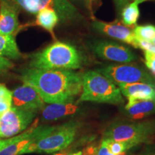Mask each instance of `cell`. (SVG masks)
Masks as SVG:
<instances>
[{
    "label": "cell",
    "mask_w": 155,
    "mask_h": 155,
    "mask_svg": "<svg viewBox=\"0 0 155 155\" xmlns=\"http://www.w3.org/2000/svg\"><path fill=\"white\" fill-rule=\"evenodd\" d=\"M20 80L35 89L45 104L74 100L82 92V75L68 69L21 70Z\"/></svg>",
    "instance_id": "obj_1"
},
{
    "label": "cell",
    "mask_w": 155,
    "mask_h": 155,
    "mask_svg": "<svg viewBox=\"0 0 155 155\" xmlns=\"http://www.w3.org/2000/svg\"><path fill=\"white\" fill-rule=\"evenodd\" d=\"M83 58L79 50L72 45L55 42L41 51L30 56L29 68L37 69L81 68Z\"/></svg>",
    "instance_id": "obj_2"
},
{
    "label": "cell",
    "mask_w": 155,
    "mask_h": 155,
    "mask_svg": "<svg viewBox=\"0 0 155 155\" xmlns=\"http://www.w3.org/2000/svg\"><path fill=\"white\" fill-rule=\"evenodd\" d=\"M78 101L120 105L124 100L115 83L98 71H89L82 75V92Z\"/></svg>",
    "instance_id": "obj_3"
},
{
    "label": "cell",
    "mask_w": 155,
    "mask_h": 155,
    "mask_svg": "<svg viewBox=\"0 0 155 155\" xmlns=\"http://www.w3.org/2000/svg\"><path fill=\"white\" fill-rule=\"evenodd\" d=\"M81 127L82 123L75 120L54 126L49 132L31 143L23 152V155L30 153L53 154L65 150L75 141Z\"/></svg>",
    "instance_id": "obj_4"
},
{
    "label": "cell",
    "mask_w": 155,
    "mask_h": 155,
    "mask_svg": "<svg viewBox=\"0 0 155 155\" xmlns=\"http://www.w3.org/2000/svg\"><path fill=\"white\" fill-rule=\"evenodd\" d=\"M155 137V120L121 121L111 124L104 132V139L125 141L131 148L149 144Z\"/></svg>",
    "instance_id": "obj_5"
},
{
    "label": "cell",
    "mask_w": 155,
    "mask_h": 155,
    "mask_svg": "<svg viewBox=\"0 0 155 155\" xmlns=\"http://www.w3.org/2000/svg\"><path fill=\"white\" fill-rule=\"evenodd\" d=\"M19 7L31 14H37L41 9L55 10L62 22H72L82 19L78 9L68 0H12Z\"/></svg>",
    "instance_id": "obj_6"
},
{
    "label": "cell",
    "mask_w": 155,
    "mask_h": 155,
    "mask_svg": "<svg viewBox=\"0 0 155 155\" xmlns=\"http://www.w3.org/2000/svg\"><path fill=\"white\" fill-rule=\"evenodd\" d=\"M38 112L35 110L12 107L0 116V139L15 137L28 129L33 123Z\"/></svg>",
    "instance_id": "obj_7"
},
{
    "label": "cell",
    "mask_w": 155,
    "mask_h": 155,
    "mask_svg": "<svg viewBox=\"0 0 155 155\" xmlns=\"http://www.w3.org/2000/svg\"><path fill=\"white\" fill-rule=\"evenodd\" d=\"M97 71L118 86L134 83H149L155 86L154 79L145 70L134 65H110L98 69Z\"/></svg>",
    "instance_id": "obj_8"
},
{
    "label": "cell",
    "mask_w": 155,
    "mask_h": 155,
    "mask_svg": "<svg viewBox=\"0 0 155 155\" xmlns=\"http://www.w3.org/2000/svg\"><path fill=\"white\" fill-rule=\"evenodd\" d=\"M93 51L98 58L117 63H130L137 56L129 48L111 41H98L93 44Z\"/></svg>",
    "instance_id": "obj_9"
},
{
    "label": "cell",
    "mask_w": 155,
    "mask_h": 155,
    "mask_svg": "<svg viewBox=\"0 0 155 155\" xmlns=\"http://www.w3.org/2000/svg\"><path fill=\"white\" fill-rule=\"evenodd\" d=\"M38 119L35 120L30 127L24 131L22 137L1 151L0 155H23V152L31 143L49 132L54 127L38 125Z\"/></svg>",
    "instance_id": "obj_10"
},
{
    "label": "cell",
    "mask_w": 155,
    "mask_h": 155,
    "mask_svg": "<svg viewBox=\"0 0 155 155\" xmlns=\"http://www.w3.org/2000/svg\"><path fill=\"white\" fill-rule=\"evenodd\" d=\"M12 107L23 110H35L40 111L45 105L38 92L30 85H22L12 91Z\"/></svg>",
    "instance_id": "obj_11"
},
{
    "label": "cell",
    "mask_w": 155,
    "mask_h": 155,
    "mask_svg": "<svg viewBox=\"0 0 155 155\" xmlns=\"http://www.w3.org/2000/svg\"><path fill=\"white\" fill-rule=\"evenodd\" d=\"M93 28L100 33L117 39L137 48V39L135 37L133 30L125 26L119 21L104 22L95 19L93 23Z\"/></svg>",
    "instance_id": "obj_12"
},
{
    "label": "cell",
    "mask_w": 155,
    "mask_h": 155,
    "mask_svg": "<svg viewBox=\"0 0 155 155\" xmlns=\"http://www.w3.org/2000/svg\"><path fill=\"white\" fill-rule=\"evenodd\" d=\"M80 111L79 102L74 100L61 103L48 104L40 110V121L42 122L55 121L75 115Z\"/></svg>",
    "instance_id": "obj_13"
},
{
    "label": "cell",
    "mask_w": 155,
    "mask_h": 155,
    "mask_svg": "<svg viewBox=\"0 0 155 155\" xmlns=\"http://www.w3.org/2000/svg\"><path fill=\"white\" fill-rule=\"evenodd\" d=\"M19 7L12 0H0V34L14 35L19 30Z\"/></svg>",
    "instance_id": "obj_14"
},
{
    "label": "cell",
    "mask_w": 155,
    "mask_h": 155,
    "mask_svg": "<svg viewBox=\"0 0 155 155\" xmlns=\"http://www.w3.org/2000/svg\"><path fill=\"white\" fill-rule=\"evenodd\" d=\"M128 103L125 106L127 115L134 119H141L155 114V101L127 98Z\"/></svg>",
    "instance_id": "obj_15"
},
{
    "label": "cell",
    "mask_w": 155,
    "mask_h": 155,
    "mask_svg": "<svg viewBox=\"0 0 155 155\" xmlns=\"http://www.w3.org/2000/svg\"><path fill=\"white\" fill-rule=\"evenodd\" d=\"M119 88L121 94L127 98L155 101V86L144 83L120 84Z\"/></svg>",
    "instance_id": "obj_16"
},
{
    "label": "cell",
    "mask_w": 155,
    "mask_h": 155,
    "mask_svg": "<svg viewBox=\"0 0 155 155\" xmlns=\"http://www.w3.org/2000/svg\"><path fill=\"white\" fill-rule=\"evenodd\" d=\"M0 56L9 60H17L22 56L14 35L0 34Z\"/></svg>",
    "instance_id": "obj_17"
},
{
    "label": "cell",
    "mask_w": 155,
    "mask_h": 155,
    "mask_svg": "<svg viewBox=\"0 0 155 155\" xmlns=\"http://www.w3.org/2000/svg\"><path fill=\"white\" fill-rule=\"evenodd\" d=\"M57 12L51 8L41 9L37 13L36 24L42 27L54 37V28L59 22Z\"/></svg>",
    "instance_id": "obj_18"
},
{
    "label": "cell",
    "mask_w": 155,
    "mask_h": 155,
    "mask_svg": "<svg viewBox=\"0 0 155 155\" xmlns=\"http://www.w3.org/2000/svg\"><path fill=\"white\" fill-rule=\"evenodd\" d=\"M142 2L141 0H134L132 2L127 4L122 9V23L129 28H134L137 26L140 12L139 5Z\"/></svg>",
    "instance_id": "obj_19"
},
{
    "label": "cell",
    "mask_w": 155,
    "mask_h": 155,
    "mask_svg": "<svg viewBox=\"0 0 155 155\" xmlns=\"http://www.w3.org/2000/svg\"><path fill=\"white\" fill-rule=\"evenodd\" d=\"M12 91L7 88L4 83H0V116L12 108Z\"/></svg>",
    "instance_id": "obj_20"
},
{
    "label": "cell",
    "mask_w": 155,
    "mask_h": 155,
    "mask_svg": "<svg viewBox=\"0 0 155 155\" xmlns=\"http://www.w3.org/2000/svg\"><path fill=\"white\" fill-rule=\"evenodd\" d=\"M137 39L152 42L155 39V26L152 25L136 26L133 30Z\"/></svg>",
    "instance_id": "obj_21"
},
{
    "label": "cell",
    "mask_w": 155,
    "mask_h": 155,
    "mask_svg": "<svg viewBox=\"0 0 155 155\" xmlns=\"http://www.w3.org/2000/svg\"><path fill=\"white\" fill-rule=\"evenodd\" d=\"M108 142V147H109L110 151L114 155L118 154L126 151H129L131 150V147L125 141H115L111 140H108L106 139Z\"/></svg>",
    "instance_id": "obj_22"
},
{
    "label": "cell",
    "mask_w": 155,
    "mask_h": 155,
    "mask_svg": "<svg viewBox=\"0 0 155 155\" xmlns=\"http://www.w3.org/2000/svg\"><path fill=\"white\" fill-rule=\"evenodd\" d=\"M73 5L79 6L81 8L86 9L93 16V5L95 0H68Z\"/></svg>",
    "instance_id": "obj_23"
},
{
    "label": "cell",
    "mask_w": 155,
    "mask_h": 155,
    "mask_svg": "<svg viewBox=\"0 0 155 155\" xmlns=\"http://www.w3.org/2000/svg\"><path fill=\"white\" fill-rule=\"evenodd\" d=\"M137 48H140L144 52L155 53V45L151 41L137 39Z\"/></svg>",
    "instance_id": "obj_24"
},
{
    "label": "cell",
    "mask_w": 155,
    "mask_h": 155,
    "mask_svg": "<svg viewBox=\"0 0 155 155\" xmlns=\"http://www.w3.org/2000/svg\"><path fill=\"white\" fill-rule=\"evenodd\" d=\"M144 59L146 66L155 75V53L144 52Z\"/></svg>",
    "instance_id": "obj_25"
},
{
    "label": "cell",
    "mask_w": 155,
    "mask_h": 155,
    "mask_svg": "<svg viewBox=\"0 0 155 155\" xmlns=\"http://www.w3.org/2000/svg\"><path fill=\"white\" fill-rule=\"evenodd\" d=\"M99 146L100 145H98L96 143H91L87 145L83 150L81 155H98Z\"/></svg>",
    "instance_id": "obj_26"
},
{
    "label": "cell",
    "mask_w": 155,
    "mask_h": 155,
    "mask_svg": "<svg viewBox=\"0 0 155 155\" xmlns=\"http://www.w3.org/2000/svg\"><path fill=\"white\" fill-rule=\"evenodd\" d=\"M23 133H24V131H23L22 133L19 134H18V135L15 136V137H11V138L0 139V152H1V151H2L4 149L6 148L7 147H8L9 145L12 144V143L15 142L17 140H18L19 138H21V137H22Z\"/></svg>",
    "instance_id": "obj_27"
},
{
    "label": "cell",
    "mask_w": 155,
    "mask_h": 155,
    "mask_svg": "<svg viewBox=\"0 0 155 155\" xmlns=\"http://www.w3.org/2000/svg\"><path fill=\"white\" fill-rule=\"evenodd\" d=\"M14 66V64L11 61V60L0 56V71H7L13 68Z\"/></svg>",
    "instance_id": "obj_28"
},
{
    "label": "cell",
    "mask_w": 155,
    "mask_h": 155,
    "mask_svg": "<svg viewBox=\"0 0 155 155\" xmlns=\"http://www.w3.org/2000/svg\"><path fill=\"white\" fill-rule=\"evenodd\" d=\"M98 155H114L110 151L108 142L106 139H103L101 142Z\"/></svg>",
    "instance_id": "obj_29"
},
{
    "label": "cell",
    "mask_w": 155,
    "mask_h": 155,
    "mask_svg": "<svg viewBox=\"0 0 155 155\" xmlns=\"http://www.w3.org/2000/svg\"><path fill=\"white\" fill-rule=\"evenodd\" d=\"M115 5L118 8H124L128 3L129 2V0H114Z\"/></svg>",
    "instance_id": "obj_30"
},
{
    "label": "cell",
    "mask_w": 155,
    "mask_h": 155,
    "mask_svg": "<svg viewBox=\"0 0 155 155\" xmlns=\"http://www.w3.org/2000/svg\"><path fill=\"white\" fill-rule=\"evenodd\" d=\"M70 152H71V150L68 148L65 149V150L59 151V152L53 153V155H68L70 154Z\"/></svg>",
    "instance_id": "obj_31"
},
{
    "label": "cell",
    "mask_w": 155,
    "mask_h": 155,
    "mask_svg": "<svg viewBox=\"0 0 155 155\" xmlns=\"http://www.w3.org/2000/svg\"><path fill=\"white\" fill-rule=\"evenodd\" d=\"M7 71H0V81L2 79H4L6 77V75H7Z\"/></svg>",
    "instance_id": "obj_32"
},
{
    "label": "cell",
    "mask_w": 155,
    "mask_h": 155,
    "mask_svg": "<svg viewBox=\"0 0 155 155\" xmlns=\"http://www.w3.org/2000/svg\"><path fill=\"white\" fill-rule=\"evenodd\" d=\"M81 154H82V152H81V151H79V152H77L71 153V154H69L68 155H81Z\"/></svg>",
    "instance_id": "obj_33"
},
{
    "label": "cell",
    "mask_w": 155,
    "mask_h": 155,
    "mask_svg": "<svg viewBox=\"0 0 155 155\" xmlns=\"http://www.w3.org/2000/svg\"><path fill=\"white\" fill-rule=\"evenodd\" d=\"M116 155H129V154H128V151H126V152H123L119 153V154H116Z\"/></svg>",
    "instance_id": "obj_34"
},
{
    "label": "cell",
    "mask_w": 155,
    "mask_h": 155,
    "mask_svg": "<svg viewBox=\"0 0 155 155\" xmlns=\"http://www.w3.org/2000/svg\"><path fill=\"white\" fill-rule=\"evenodd\" d=\"M144 155H155V152H152V153H149V154H146Z\"/></svg>",
    "instance_id": "obj_35"
},
{
    "label": "cell",
    "mask_w": 155,
    "mask_h": 155,
    "mask_svg": "<svg viewBox=\"0 0 155 155\" xmlns=\"http://www.w3.org/2000/svg\"><path fill=\"white\" fill-rule=\"evenodd\" d=\"M130 1H134V0H129V2H130ZM141 1L142 2H145V1H149V0H141Z\"/></svg>",
    "instance_id": "obj_36"
},
{
    "label": "cell",
    "mask_w": 155,
    "mask_h": 155,
    "mask_svg": "<svg viewBox=\"0 0 155 155\" xmlns=\"http://www.w3.org/2000/svg\"><path fill=\"white\" fill-rule=\"evenodd\" d=\"M152 42H153V43H154V45H155V39H154V40H152Z\"/></svg>",
    "instance_id": "obj_37"
}]
</instances>
